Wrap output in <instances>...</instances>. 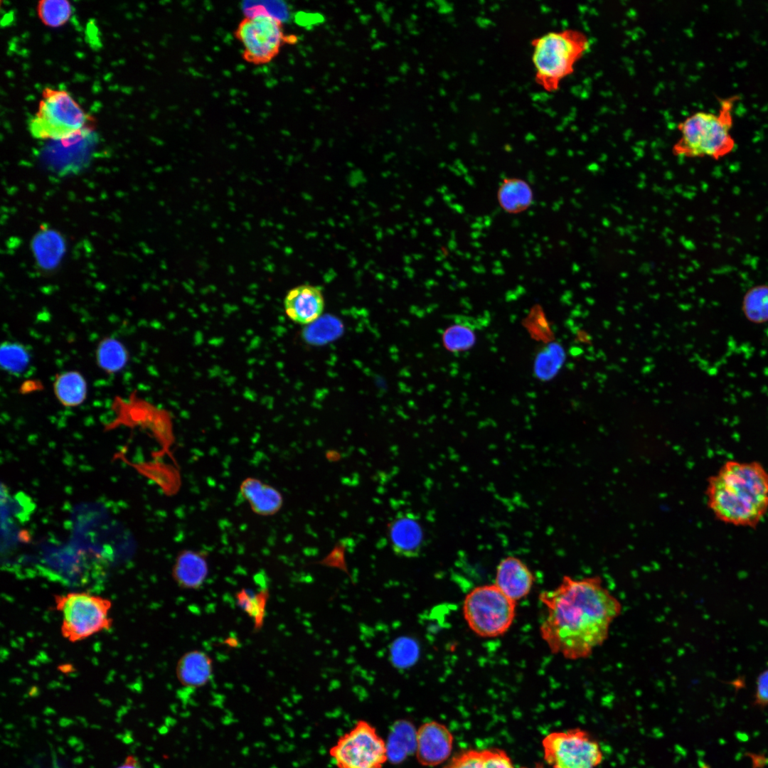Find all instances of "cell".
<instances>
[{"label":"cell","instance_id":"cell-21","mask_svg":"<svg viewBox=\"0 0 768 768\" xmlns=\"http://www.w3.org/2000/svg\"><path fill=\"white\" fill-rule=\"evenodd\" d=\"M53 390L56 398L63 405L76 407L85 401L87 385L84 376L80 372L68 370L56 376Z\"/></svg>","mask_w":768,"mask_h":768},{"label":"cell","instance_id":"cell-11","mask_svg":"<svg viewBox=\"0 0 768 768\" xmlns=\"http://www.w3.org/2000/svg\"><path fill=\"white\" fill-rule=\"evenodd\" d=\"M453 736L443 724L430 721L416 730L415 754L422 766L434 767L444 762L450 755Z\"/></svg>","mask_w":768,"mask_h":768},{"label":"cell","instance_id":"cell-4","mask_svg":"<svg viewBox=\"0 0 768 768\" xmlns=\"http://www.w3.org/2000/svg\"><path fill=\"white\" fill-rule=\"evenodd\" d=\"M531 46L535 81L545 91L552 92L573 73L577 62L589 50L590 41L583 31L567 28L536 37Z\"/></svg>","mask_w":768,"mask_h":768},{"label":"cell","instance_id":"cell-5","mask_svg":"<svg viewBox=\"0 0 768 768\" xmlns=\"http://www.w3.org/2000/svg\"><path fill=\"white\" fill-rule=\"evenodd\" d=\"M90 119L67 91L46 87L28 129L36 139L60 141L87 129Z\"/></svg>","mask_w":768,"mask_h":768},{"label":"cell","instance_id":"cell-32","mask_svg":"<svg viewBox=\"0 0 768 768\" xmlns=\"http://www.w3.org/2000/svg\"><path fill=\"white\" fill-rule=\"evenodd\" d=\"M297 21L302 26H308L322 21L323 16L319 14H305L302 12L297 16Z\"/></svg>","mask_w":768,"mask_h":768},{"label":"cell","instance_id":"cell-18","mask_svg":"<svg viewBox=\"0 0 768 768\" xmlns=\"http://www.w3.org/2000/svg\"><path fill=\"white\" fill-rule=\"evenodd\" d=\"M34 257L43 270L55 268L61 261L65 243L63 236L53 229H43L33 238L31 243Z\"/></svg>","mask_w":768,"mask_h":768},{"label":"cell","instance_id":"cell-17","mask_svg":"<svg viewBox=\"0 0 768 768\" xmlns=\"http://www.w3.org/2000/svg\"><path fill=\"white\" fill-rule=\"evenodd\" d=\"M240 491L251 509L260 516L274 515L283 504L282 496L277 489L255 478L245 479Z\"/></svg>","mask_w":768,"mask_h":768},{"label":"cell","instance_id":"cell-25","mask_svg":"<svg viewBox=\"0 0 768 768\" xmlns=\"http://www.w3.org/2000/svg\"><path fill=\"white\" fill-rule=\"evenodd\" d=\"M38 16L49 27L56 28L65 24L72 14L70 4L65 0H46L38 2Z\"/></svg>","mask_w":768,"mask_h":768},{"label":"cell","instance_id":"cell-3","mask_svg":"<svg viewBox=\"0 0 768 768\" xmlns=\"http://www.w3.org/2000/svg\"><path fill=\"white\" fill-rule=\"evenodd\" d=\"M736 99L732 96L721 100L717 112H695L679 122L680 136L673 146V153L718 160L732 152L736 144L731 133Z\"/></svg>","mask_w":768,"mask_h":768},{"label":"cell","instance_id":"cell-30","mask_svg":"<svg viewBox=\"0 0 768 768\" xmlns=\"http://www.w3.org/2000/svg\"><path fill=\"white\" fill-rule=\"evenodd\" d=\"M315 325L306 328L304 332V337L309 342H323L335 338L341 329L340 324L334 319H323L322 321H316Z\"/></svg>","mask_w":768,"mask_h":768},{"label":"cell","instance_id":"cell-9","mask_svg":"<svg viewBox=\"0 0 768 768\" xmlns=\"http://www.w3.org/2000/svg\"><path fill=\"white\" fill-rule=\"evenodd\" d=\"M233 34L241 45L242 59L254 65L270 63L287 40L282 20L262 11L245 15Z\"/></svg>","mask_w":768,"mask_h":768},{"label":"cell","instance_id":"cell-2","mask_svg":"<svg viewBox=\"0 0 768 768\" xmlns=\"http://www.w3.org/2000/svg\"><path fill=\"white\" fill-rule=\"evenodd\" d=\"M705 494L718 521L754 528L768 511V471L756 461H727L708 479Z\"/></svg>","mask_w":768,"mask_h":768},{"label":"cell","instance_id":"cell-28","mask_svg":"<svg viewBox=\"0 0 768 768\" xmlns=\"http://www.w3.org/2000/svg\"><path fill=\"white\" fill-rule=\"evenodd\" d=\"M563 351L558 345H551L537 357L535 370L542 379H550L561 367L563 362Z\"/></svg>","mask_w":768,"mask_h":768},{"label":"cell","instance_id":"cell-34","mask_svg":"<svg viewBox=\"0 0 768 768\" xmlns=\"http://www.w3.org/2000/svg\"><path fill=\"white\" fill-rule=\"evenodd\" d=\"M521 768H526V767H521ZM533 768H545V767H543V766L540 765V766H537V767H533Z\"/></svg>","mask_w":768,"mask_h":768},{"label":"cell","instance_id":"cell-1","mask_svg":"<svg viewBox=\"0 0 768 768\" xmlns=\"http://www.w3.org/2000/svg\"><path fill=\"white\" fill-rule=\"evenodd\" d=\"M539 599L547 613L540 626L541 638L553 654L569 660L586 658L604 643L622 612L621 602L597 575H565Z\"/></svg>","mask_w":768,"mask_h":768},{"label":"cell","instance_id":"cell-26","mask_svg":"<svg viewBox=\"0 0 768 768\" xmlns=\"http://www.w3.org/2000/svg\"><path fill=\"white\" fill-rule=\"evenodd\" d=\"M475 341L474 330L466 323H455L443 334L444 345L451 352L466 351L474 345Z\"/></svg>","mask_w":768,"mask_h":768},{"label":"cell","instance_id":"cell-10","mask_svg":"<svg viewBox=\"0 0 768 768\" xmlns=\"http://www.w3.org/2000/svg\"><path fill=\"white\" fill-rule=\"evenodd\" d=\"M542 745L544 758L553 768H596L602 762L599 743L580 728L551 732Z\"/></svg>","mask_w":768,"mask_h":768},{"label":"cell","instance_id":"cell-8","mask_svg":"<svg viewBox=\"0 0 768 768\" xmlns=\"http://www.w3.org/2000/svg\"><path fill=\"white\" fill-rule=\"evenodd\" d=\"M329 754L337 768H383L389 759L387 742L365 720L341 735Z\"/></svg>","mask_w":768,"mask_h":768},{"label":"cell","instance_id":"cell-14","mask_svg":"<svg viewBox=\"0 0 768 768\" xmlns=\"http://www.w3.org/2000/svg\"><path fill=\"white\" fill-rule=\"evenodd\" d=\"M324 299L321 291L310 284L299 285L291 289L284 299L286 314L293 321L311 324L322 314Z\"/></svg>","mask_w":768,"mask_h":768},{"label":"cell","instance_id":"cell-24","mask_svg":"<svg viewBox=\"0 0 768 768\" xmlns=\"http://www.w3.org/2000/svg\"><path fill=\"white\" fill-rule=\"evenodd\" d=\"M1 367L12 374H20L28 367L30 354L26 348L18 342H4L0 350Z\"/></svg>","mask_w":768,"mask_h":768},{"label":"cell","instance_id":"cell-7","mask_svg":"<svg viewBox=\"0 0 768 768\" xmlns=\"http://www.w3.org/2000/svg\"><path fill=\"white\" fill-rule=\"evenodd\" d=\"M516 602L503 593L496 585L472 589L464 597V618L470 629L483 638L501 636L511 626L516 616Z\"/></svg>","mask_w":768,"mask_h":768},{"label":"cell","instance_id":"cell-23","mask_svg":"<svg viewBox=\"0 0 768 768\" xmlns=\"http://www.w3.org/2000/svg\"><path fill=\"white\" fill-rule=\"evenodd\" d=\"M742 310L745 318L753 324L768 321V285L758 284L747 291Z\"/></svg>","mask_w":768,"mask_h":768},{"label":"cell","instance_id":"cell-29","mask_svg":"<svg viewBox=\"0 0 768 768\" xmlns=\"http://www.w3.org/2000/svg\"><path fill=\"white\" fill-rule=\"evenodd\" d=\"M239 607L255 622L258 626L262 621L267 597L264 592L254 593L247 590L239 591L236 596Z\"/></svg>","mask_w":768,"mask_h":768},{"label":"cell","instance_id":"cell-15","mask_svg":"<svg viewBox=\"0 0 768 768\" xmlns=\"http://www.w3.org/2000/svg\"><path fill=\"white\" fill-rule=\"evenodd\" d=\"M208 563L204 553L184 550L177 555L171 575L179 587L192 590L203 586L208 577Z\"/></svg>","mask_w":768,"mask_h":768},{"label":"cell","instance_id":"cell-33","mask_svg":"<svg viewBox=\"0 0 768 768\" xmlns=\"http://www.w3.org/2000/svg\"><path fill=\"white\" fill-rule=\"evenodd\" d=\"M117 768H141L138 760L133 756L128 757L124 764Z\"/></svg>","mask_w":768,"mask_h":768},{"label":"cell","instance_id":"cell-31","mask_svg":"<svg viewBox=\"0 0 768 768\" xmlns=\"http://www.w3.org/2000/svg\"><path fill=\"white\" fill-rule=\"evenodd\" d=\"M754 704L760 707L768 705V668L757 678Z\"/></svg>","mask_w":768,"mask_h":768},{"label":"cell","instance_id":"cell-22","mask_svg":"<svg viewBox=\"0 0 768 768\" xmlns=\"http://www.w3.org/2000/svg\"><path fill=\"white\" fill-rule=\"evenodd\" d=\"M128 359L129 353L126 347L115 338L106 337L97 345V364L107 373H116L122 370Z\"/></svg>","mask_w":768,"mask_h":768},{"label":"cell","instance_id":"cell-13","mask_svg":"<svg viewBox=\"0 0 768 768\" xmlns=\"http://www.w3.org/2000/svg\"><path fill=\"white\" fill-rule=\"evenodd\" d=\"M534 581L531 570L517 557L507 556L497 565L494 584L515 602L530 593Z\"/></svg>","mask_w":768,"mask_h":768},{"label":"cell","instance_id":"cell-19","mask_svg":"<svg viewBox=\"0 0 768 768\" xmlns=\"http://www.w3.org/2000/svg\"><path fill=\"white\" fill-rule=\"evenodd\" d=\"M497 198L504 211L516 214L529 208L533 201V193L530 185L524 180L506 178L498 187Z\"/></svg>","mask_w":768,"mask_h":768},{"label":"cell","instance_id":"cell-20","mask_svg":"<svg viewBox=\"0 0 768 768\" xmlns=\"http://www.w3.org/2000/svg\"><path fill=\"white\" fill-rule=\"evenodd\" d=\"M445 768H514L501 750H468L454 757Z\"/></svg>","mask_w":768,"mask_h":768},{"label":"cell","instance_id":"cell-16","mask_svg":"<svg viewBox=\"0 0 768 768\" xmlns=\"http://www.w3.org/2000/svg\"><path fill=\"white\" fill-rule=\"evenodd\" d=\"M176 675L184 687L198 688L206 686L213 675V663L205 651L194 649L183 654L176 663Z\"/></svg>","mask_w":768,"mask_h":768},{"label":"cell","instance_id":"cell-27","mask_svg":"<svg viewBox=\"0 0 768 768\" xmlns=\"http://www.w3.org/2000/svg\"><path fill=\"white\" fill-rule=\"evenodd\" d=\"M419 656L417 642L410 637H400L395 640L390 648L391 661L399 668H406L413 665Z\"/></svg>","mask_w":768,"mask_h":768},{"label":"cell","instance_id":"cell-12","mask_svg":"<svg viewBox=\"0 0 768 768\" xmlns=\"http://www.w3.org/2000/svg\"><path fill=\"white\" fill-rule=\"evenodd\" d=\"M388 536L397 555L407 558L420 555L425 534L415 514L409 512L397 514L388 525Z\"/></svg>","mask_w":768,"mask_h":768},{"label":"cell","instance_id":"cell-6","mask_svg":"<svg viewBox=\"0 0 768 768\" xmlns=\"http://www.w3.org/2000/svg\"><path fill=\"white\" fill-rule=\"evenodd\" d=\"M55 609L62 614L60 631L70 642L84 640L112 626L109 599L87 592H69L54 597Z\"/></svg>","mask_w":768,"mask_h":768}]
</instances>
